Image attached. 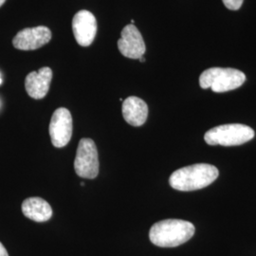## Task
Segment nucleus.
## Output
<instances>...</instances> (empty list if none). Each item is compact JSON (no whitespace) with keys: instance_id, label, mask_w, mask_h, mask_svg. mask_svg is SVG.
<instances>
[{"instance_id":"obj_1","label":"nucleus","mask_w":256,"mask_h":256,"mask_svg":"<svg viewBox=\"0 0 256 256\" xmlns=\"http://www.w3.org/2000/svg\"><path fill=\"white\" fill-rule=\"evenodd\" d=\"M220 174L214 165L198 164L180 168L170 176L171 187L182 192H190L203 189L214 182Z\"/></svg>"},{"instance_id":"obj_2","label":"nucleus","mask_w":256,"mask_h":256,"mask_svg":"<svg viewBox=\"0 0 256 256\" xmlns=\"http://www.w3.org/2000/svg\"><path fill=\"white\" fill-rule=\"evenodd\" d=\"M194 232V226L189 221L165 220L156 222L151 227L149 238L158 247H178L190 240Z\"/></svg>"},{"instance_id":"obj_3","label":"nucleus","mask_w":256,"mask_h":256,"mask_svg":"<svg viewBox=\"0 0 256 256\" xmlns=\"http://www.w3.org/2000/svg\"><path fill=\"white\" fill-rule=\"evenodd\" d=\"M245 81V74L238 70L230 68H210L203 72L200 77L202 88H210L212 92L218 93L236 90Z\"/></svg>"},{"instance_id":"obj_4","label":"nucleus","mask_w":256,"mask_h":256,"mask_svg":"<svg viewBox=\"0 0 256 256\" xmlns=\"http://www.w3.org/2000/svg\"><path fill=\"white\" fill-rule=\"evenodd\" d=\"M254 129L241 124H223L208 130L204 140L209 146H236L246 144L254 138Z\"/></svg>"},{"instance_id":"obj_5","label":"nucleus","mask_w":256,"mask_h":256,"mask_svg":"<svg viewBox=\"0 0 256 256\" xmlns=\"http://www.w3.org/2000/svg\"><path fill=\"white\" fill-rule=\"evenodd\" d=\"M74 169L76 174L84 178H95L99 174L98 150L92 138H82L78 144Z\"/></svg>"},{"instance_id":"obj_6","label":"nucleus","mask_w":256,"mask_h":256,"mask_svg":"<svg viewBox=\"0 0 256 256\" xmlns=\"http://www.w3.org/2000/svg\"><path fill=\"white\" fill-rule=\"evenodd\" d=\"M72 117L70 110L64 108L55 110L48 128L54 146L57 148L66 146L72 138Z\"/></svg>"},{"instance_id":"obj_7","label":"nucleus","mask_w":256,"mask_h":256,"mask_svg":"<svg viewBox=\"0 0 256 256\" xmlns=\"http://www.w3.org/2000/svg\"><path fill=\"white\" fill-rule=\"evenodd\" d=\"M52 39V32L48 28L39 26L27 28L20 30L12 40L14 46L21 50H34L45 46Z\"/></svg>"},{"instance_id":"obj_8","label":"nucleus","mask_w":256,"mask_h":256,"mask_svg":"<svg viewBox=\"0 0 256 256\" xmlns=\"http://www.w3.org/2000/svg\"><path fill=\"white\" fill-rule=\"evenodd\" d=\"M120 36L118 48L122 54L130 59H140L144 55L146 50L144 40L134 24L124 28Z\"/></svg>"},{"instance_id":"obj_9","label":"nucleus","mask_w":256,"mask_h":256,"mask_svg":"<svg viewBox=\"0 0 256 256\" xmlns=\"http://www.w3.org/2000/svg\"><path fill=\"white\" fill-rule=\"evenodd\" d=\"M72 30L80 46H90L97 34V21L94 14L86 10L78 12L72 20Z\"/></svg>"},{"instance_id":"obj_10","label":"nucleus","mask_w":256,"mask_h":256,"mask_svg":"<svg viewBox=\"0 0 256 256\" xmlns=\"http://www.w3.org/2000/svg\"><path fill=\"white\" fill-rule=\"evenodd\" d=\"M52 79V70L45 66L41 68L37 72L28 74L25 80V88L28 94L34 99H43L50 90Z\"/></svg>"},{"instance_id":"obj_11","label":"nucleus","mask_w":256,"mask_h":256,"mask_svg":"<svg viewBox=\"0 0 256 256\" xmlns=\"http://www.w3.org/2000/svg\"><path fill=\"white\" fill-rule=\"evenodd\" d=\"M122 116L130 126H140L144 124L148 117L146 102L135 96L128 97L122 102Z\"/></svg>"},{"instance_id":"obj_12","label":"nucleus","mask_w":256,"mask_h":256,"mask_svg":"<svg viewBox=\"0 0 256 256\" xmlns=\"http://www.w3.org/2000/svg\"><path fill=\"white\" fill-rule=\"evenodd\" d=\"M22 212L28 220L45 222L52 216V209L48 202L40 198H30L22 203Z\"/></svg>"},{"instance_id":"obj_13","label":"nucleus","mask_w":256,"mask_h":256,"mask_svg":"<svg viewBox=\"0 0 256 256\" xmlns=\"http://www.w3.org/2000/svg\"><path fill=\"white\" fill-rule=\"evenodd\" d=\"M225 7L232 10H238L241 8L244 0H222Z\"/></svg>"},{"instance_id":"obj_14","label":"nucleus","mask_w":256,"mask_h":256,"mask_svg":"<svg viewBox=\"0 0 256 256\" xmlns=\"http://www.w3.org/2000/svg\"><path fill=\"white\" fill-rule=\"evenodd\" d=\"M0 256H9L7 250L2 245L1 242H0Z\"/></svg>"},{"instance_id":"obj_15","label":"nucleus","mask_w":256,"mask_h":256,"mask_svg":"<svg viewBox=\"0 0 256 256\" xmlns=\"http://www.w3.org/2000/svg\"><path fill=\"white\" fill-rule=\"evenodd\" d=\"M140 61L142 63H144V62H146V59H144V56H142V57H140Z\"/></svg>"},{"instance_id":"obj_16","label":"nucleus","mask_w":256,"mask_h":256,"mask_svg":"<svg viewBox=\"0 0 256 256\" xmlns=\"http://www.w3.org/2000/svg\"><path fill=\"white\" fill-rule=\"evenodd\" d=\"M5 1H6V0H0V7L5 3Z\"/></svg>"},{"instance_id":"obj_17","label":"nucleus","mask_w":256,"mask_h":256,"mask_svg":"<svg viewBox=\"0 0 256 256\" xmlns=\"http://www.w3.org/2000/svg\"><path fill=\"white\" fill-rule=\"evenodd\" d=\"M2 84V78H1V76H0V84Z\"/></svg>"}]
</instances>
